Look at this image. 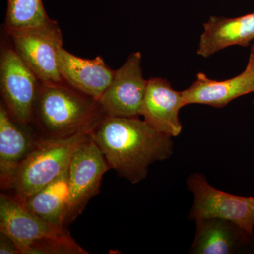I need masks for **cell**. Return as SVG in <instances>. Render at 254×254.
I'll list each match as a JSON object with an SVG mask.
<instances>
[{"mask_svg":"<svg viewBox=\"0 0 254 254\" xmlns=\"http://www.w3.org/2000/svg\"><path fill=\"white\" fill-rule=\"evenodd\" d=\"M251 53H253V54H254V45H253V46H252V49H251ZM253 105L254 107V100L253 101Z\"/></svg>","mask_w":254,"mask_h":254,"instance_id":"obj_19","label":"cell"},{"mask_svg":"<svg viewBox=\"0 0 254 254\" xmlns=\"http://www.w3.org/2000/svg\"><path fill=\"white\" fill-rule=\"evenodd\" d=\"M110 168L133 185L146 178L148 168L173 153V137L138 118L104 115L91 133Z\"/></svg>","mask_w":254,"mask_h":254,"instance_id":"obj_1","label":"cell"},{"mask_svg":"<svg viewBox=\"0 0 254 254\" xmlns=\"http://www.w3.org/2000/svg\"><path fill=\"white\" fill-rule=\"evenodd\" d=\"M197 54L209 58L228 47H247L254 40V12L235 18L211 16L203 23Z\"/></svg>","mask_w":254,"mask_h":254,"instance_id":"obj_15","label":"cell"},{"mask_svg":"<svg viewBox=\"0 0 254 254\" xmlns=\"http://www.w3.org/2000/svg\"><path fill=\"white\" fill-rule=\"evenodd\" d=\"M104 115L98 100L66 83H41L33 123L41 130L42 138H63L93 126Z\"/></svg>","mask_w":254,"mask_h":254,"instance_id":"obj_2","label":"cell"},{"mask_svg":"<svg viewBox=\"0 0 254 254\" xmlns=\"http://www.w3.org/2000/svg\"><path fill=\"white\" fill-rule=\"evenodd\" d=\"M0 254H19L14 241L0 232Z\"/></svg>","mask_w":254,"mask_h":254,"instance_id":"obj_18","label":"cell"},{"mask_svg":"<svg viewBox=\"0 0 254 254\" xmlns=\"http://www.w3.org/2000/svg\"><path fill=\"white\" fill-rule=\"evenodd\" d=\"M0 232L9 237L19 254H62L71 235L26 208L14 195H0Z\"/></svg>","mask_w":254,"mask_h":254,"instance_id":"obj_4","label":"cell"},{"mask_svg":"<svg viewBox=\"0 0 254 254\" xmlns=\"http://www.w3.org/2000/svg\"><path fill=\"white\" fill-rule=\"evenodd\" d=\"M96 125L69 136L38 138L15 172L7 189L14 190L18 199L24 200L53 182L68 168L73 153L91 137Z\"/></svg>","mask_w":254,"mask_h":254,"instance_id":"obj_3","label":"cell"},{"mask_svg":"<svg viewBox=\"0 0 254 254\" xmlns=\"http://www.w3.org/2000/svg\"><path fill=\"white\" fill-rule=\"evenodd\" d=\"M140 52L132 53L116 70L111 84L98 100L105 115L120 118L141 116L148 80L143 76Z\"/></svg>","mask_w":254,"mask_h":254,"instance_id":"obj_9","label":"cell"},{"mask_svg":"<svg viewBox=\"0 0 254 254\" xmlns=\"http://www.w3.org/2000/svg\"><path fill=\"white\" fill-rule=\"evenodd\" d=\"M28 125L18 123L0 103V180L7 189L20 164L31 152L38 138L28 131Z\"/></svg>","mask_w":254,"mask_h":254,"instance_id":"obj_14","label":"cell"},{"mask_svg":"<svg viewBox=\"0 0 254 254\" xmlns=\"http://www.w3.org/2000/svg\"><path fill=\"white\" fill-rule=\"evenodd\" d=\"M11 46L44 84H63L58 68V52L63 48V34L55 20L6 32Z\"/></svg>","mask_w":254,"mask_h":254,"instance_id":"obj_5","label":"cell"},{"mask_svg":"<svg viewBox=\"0 0 254 254\" xmlns=\"http://www.w3.org/2000/svg\"><path fill=\"white\" fill-rule=\"evenodd\" d=\"M50 19L43 0H7L6 32L38 26Z\"/></svg>","mask_w":254,"mask_h":254,"instance_id":"obj_17","label":"cell"},{"mask_svg":"<svg viewBox=\"0 0 254 254\" xmlns=\"http://www.w3.org/2000/svg\"><path fill=\"white\" fill-rule=\"evenodd\" d=\"M110 167L91 136L78 146L68 166L69 198L65 225L81 215L89 200L99 193L100 187Z\"/></svg>","mask_w":254,"mask_h":254,"instance_id":"obj_8","label":"cell"},{"mask_svg":"<svg viewBox=\"0 0 254 254\" xmlns=\"http://www.w3.org/2000/svg\"><path fill=\"white\" fill-rule=\"evenodd\" d=\"M41 82L14 49L3 44L0 53V89L10 115L25 125L33 123Z\"/></svg>","mask_w":254,"mask_h":254,"instance_id":"obj_6","label":"cell"},{"mask_svg":"<svg viewBox=\"0 0 254 254\" xmlns=\"http://www.w3.org/2000/svg\"><path fill=\"white\" fill-rule=\"evenodd\" d=\"M187 186L193 195L188 219L194 221L201 218L224 219L235 222L254 236V197L222 191L212 186L200 173L190 174L187 179Z\"/></svg>","mask_w":254,"mask_h":254,"instance_id":"obj_7","label":"cell"},{"mask_svg":"<svg viewBox=\"0 0 254 254\" xmlns=\"http://www.w3.org/2000/svg\"><path fill=\"white\" fill-rule=\"evenodd\" d=\"M194 240L190 254H235L254 247L252 236L236 223L221 218L195 220Z\"/></svg>","mask_w":254,"mask_h":254,"instance_id":"obj_11","label":"cell"},{"mask_svg":"<svg viewBox=\"0 0 254 254\" xmlns=\"http://www.w3.org/2000/svg\"><path fill=\"white\" fill-rule=\"evenodd\" d=\"M68 198V167L53 182L21 201L40 218L55 226L65 228Z\"/></svg>","mask_w":254,"mask_h":254,"instance_id":"obj_16","label":"cell"},{"mask_svg":"<svg viewBox=\"0 0 254 254\" xmlns=\"http://www.w3.org/2000/svg\"><path fill=\"white\" fill-rule=\"evenodd\" d=\"M253 248H254V247H253Z\"/></svg>","mask_w":254,"mask_h":254,"instance_id":"obj_20","label":"cell"},{"mask_svg":"<svg viewBox=\"0 0 254 254\" xmlns=\"http://www.w3.org/2000/svg\"><path fill=\"white\" fill-rule=\"evenodd\" d=\"M58 68L64 81L74 89L93 99L99 100L115 76L100 56L84 59L63 48L58 54Z\"/></svg>","mask_w":254,"mask_h":254,"instance_id":"obj_13","label":"cell"},{"mask_svg":"<svg viewBox=\"0 0 254 254\" xmlns=\"http://www.w3.org/2000/svg\"><path fill=\"white\" fill-rule=\"evenodd\" d=\"M185 106L182 91L173 89L168 80H148L141 115L155 130L173 138L179 136L182 130L179 115Z\"/></svg>","mask_w":254,"mask_h":254,"instance_id":"obj_12","label":"cell"},{"mask_svg":"<svg viewBox=\"0 0 254 254\" xmlns=\"http://www.w3.org/2000/svg\"><path fill=\"white\" fill-rule=\"evenodd\" d=\"M253 92L254 54L251 53L247 67L238 76L225 81H215L200 72L195 81L182 93L186 105L201 104L222 108L239 97Z\"/></svg>","mask_w":254,"mask_h":254,"instance_id":"obj_10","label":"cell"}]
</instances>
